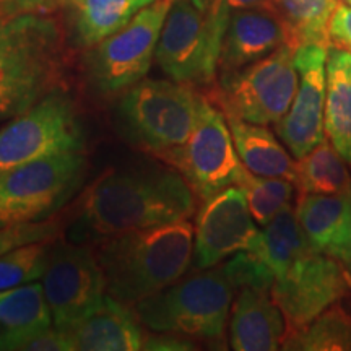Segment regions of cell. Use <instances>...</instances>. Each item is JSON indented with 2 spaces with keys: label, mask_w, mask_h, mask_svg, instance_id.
<instances>
[{
  "label": "cell",
  "mask_w": 351,
  "mask_h": 351,
  "mask_svg": "<svg viewBox=\"0 0 351 351\" xmlns=\"http://www.w3.org/2000/svg\"><path fill=\"white\" fill-rule=\"evenodd\" d=\"M327 54L328 47L317 44H306L295 51L300 86L289 111L275 124L276 135L295 160L307 155L326 137Z\"/></svg>",
  "instance_id": "obj_15"
},
{
  "label": "cell",
  "mask_w": 351,
  "mask_h": 351,
  "mask_svg": "<svg viewBox=\"0 0 351 351\" xmlns=\"http://www.w3.org/2000/svg\"><path fill=\"white\" fill-rule=\"evenodd\" d=\"M204 91L174 80H140L122 93L117 125L132 145L160 158L186 143Z\"/></svg>",
  "instance_id": "obj_5"
},
{
  "label": "cell",
  "mask_w": 351,
  "mask_h": 351,
  "mask_svg": "<svg viewBox=\"0 0 351 351\" xmlns=\"http://www.w3.org/2000/svg\"><path fill=\"white\" fill-rule=\"evenodd\" d=\"M60 2H62V3H69L70 0H60Z\"/></svg>",
  "instance_id": "obj_38"
},
{
  "label": "cell",
  "mask_w": 351,
  "mask_h": 351,
  "mask_svg": "<svg viewBox=\"0 0 351 351\" xmlns=\"http://www.w3.org/2000/svg\"><path fill=\"white\" fill-rule=\"evenodd\" d=\"M328 43L330 47L351 52V5L339 0L328 20Z\"/></svg>",
  "instance_id": "obj_32"
},
{
  "label": "cell",
  "mask_w": 351,
  "mask_h": 351,
  "mask_svg": "<svg viewBox=\"0 0 351 351\" xmlns=\"http://www.w3.org/2000/svg\"><path fill=\"white\" fill-rule=\"evenodd\" d=\"M340 262L343 263L351 271V218H350V225H348V236H346V243H345V249H343V254H341L340 257Z\"/></svg>",
  "instance_id": "obj_36"
},
{
  "label": "cell",
  "mask_w": 351,
  "mask_h": 351,
  "mask_svg": "<svg viewBox=\"0 0 351 351\" xmlns=\"http://www.w3.org/2000/svg\"><path fill=\"white\" fill-rule=\"evenodd\" d=\"M72 351H135L143 350V324L134 307L104 295L99 306L67 330Z\"/></svg>",
  "instance_id": "obj_18"
},
{
  "label": "cell",
  "mask_w": 351,
  "mask_h": 351,
  "mask_svg": "<svg viewBox=\"0 0 351 351\" xmlns=\"http://www.w3.org/2000/svg\"><path fill=\"white\" fill-rule=\"evenodd\" d=\"M60 3V0H0V20L29 13H52Z\"/></svg>",
  "instance_id": "obj_33"
},
{
  "label": "cell",
  "mask_w": 351,
  "mask_h": 351,
  "mask_svg": "<svg viewBox=\"0 0 351 351\" xmlns=\"http://www.w3.org/2000/svg\"><path fill=\"white\" fill-rule=\"evenodd\" d=\"M43 280L52 322L64 332L93 313L106 295L103 269L91 243L56 239Z\"/></svg>",
  "instance_id": "obj_12"
},
{
  "label": "cell",
  "mask_w": 351,
  "mask_h": 351,
  "mask_svg": "<svg viewBox=\"0 0 351 351\" xmlns=\"http://www.w3.org/2000/svg\"><path fill=\"white\" fill-rule=\"evenodd\" d=\"M283 350L351 351V317L343 307H328L309 326L283 340Z\"/></svg>",
  "instance_id": "obj_27"
},
{
  "label": "cell",
  "mask_w": 351,
  "mask_h": 351,
  "mask_svg": "<svg viewBox=\"0 0 351 351\" xmlns=\"http://www.w3.org/2000/svg\"><path fill=\"white\" fill-rule=\"evenodd\" d=\"M228 15L223 5L205 12L192 0H173L155 51L171 80L195 88L215 85Z\"/></svg>",
  "instance_id": "obj_6"
},
{
  "label": "cell",
  "mask_w": 351,
  "mask_h": 351,
  "mask_svg": "<svg viewBox=\"0 0 351 351\" xmlns=\"http://www.w3.org/2000/svg\"><path fill=\"white\" fill-rule=\"evenodd\" d=\"M67 33L51 13L0 20V121L65 88Z\"/></svg>",
  "instance_id": "obj_3"
},
{
  "label": "cell",
  "mask_w": 351,
  "mask_h": 351,
  "mask_svg": "<svg viewBox=\"0 0 351 351\" xmlns=\"http://www.w3.org/2000/svg\"><path fill=\"white\" fill-rule=\"evenodd\" d=\"M155 0H70L73 43L82 49L117 33Z\"/></svg>",
  "instance_id": "obj_24"
},
{
  "label": "cell",
  "mask_w": 351,
  "mask_h": 351,
  "mask_svg": "<svg viewBox=\"0 0 351 351\" xmlns=\"http://www.w3.org/2000/svg\"><path fill=\"white\" fill-rule=\"evenodd\" d=\"M247 199L249 210L257 225L265 226L276 213L291 205L295 182L285 178H262L243 168L236 182Z\"/></svg>",
  "instance_id": "obj_28"
},
{
  "label": "cell",
  "mask_w": 351,
  "mask_h": 351,
  "mask_svg": "<svg viewBox=\"0 0 351 351\" xmlns=\"http://www.w3.org/2000/svg\"><path fill=\"white\" fill-rule=\"evenodd\" d=\"M13 351H72V345L67 332L52 326L36 335L21 340Z\"/></svg>",
  "instance_id": "obj_31"
},
{
  "label": "cell",
  "mask_w": 351,
  "mask_h": 351,
  "mask_svg": "<svg viewBox=\"0 0 351 351\" xmlns=\"http://www.w3.org/2000/svg\"><path fill=\"white\" fill-rule=\"evenodd\" d=\"M247 252L257 257L276 280L287 274L301 257L313 252V247L298 221L295 208L288 205L258 231L256 243Z\"/></svg>",
  "instance_id": "obj_23"
},
{
  "label": "cell",
  "mask_w": 351,
  "mask_h": 351,
  "mask_svg": "<svg viewBox=\"0 0 351 351\" xmlns=\"http://www.w3.org/2000/svg\"><path fill=\"white\" fill-rule=\"evenodd\" d=\"M194 228L192 265L195 270L219 265L234 254L247 251L258 236L247 199L238 186L226 187L204 200Z\"/></svg>",
  "instance_id": "obj_14"
},
{
  "label": "cell",
  "mask_w": 351,
  "mask_h": 351,
  "mask_svg": "<svg viewBox=\"0 0 351 351\" xmlns=\"http://www.w3.org/2000/svg\"><path fill=\"white\" fill-rule=\"evenodd\" d=\"M345 2H348V3H350V5H351V0H345Z\"/></svg>",
  "instance_id": "obj_39"
},
{
  "label": "cell",
  "mask_w": 351,
  "mask_h": 351,
  "mask_svg": "<svg viewBox=\"0 0 351 351\" xmlns=\"http://www.w3.org/2000/svg\"><path fill=\"white\" fill-rule=\"evenodd\" d=\"M171 3L173 0H155L124 28L86 49L82 72L91 91L119 95L147 77Z\"/></svg>",
  "instance_id": "obj_8"
},
{
  "label": "cell",
  "mask_w": 351,
  "mask_h": 351,
  "mask_svg": "<svg viewBox=\"0 0 351 351\" xmlns=\"http://www.w3.org/2000/svg\"><path fill=\"white\" fill-rule=\"evenodd\" d=\"M83 148L85 130L77 103L59 88L0 129V176L39 158Z\"/></svg>",
  "instance_id": "obj_10"
},
{
  "label": "cell",
  "mask_w": 351,
  "mask_h": 351,
  "mask_svg": "<svg viewBox=\"0 0 351 351\" xmlns=\"http://www.w3.org/2000/svg\"><path fill=\"white\" fill-rule=\"evenodd\" d=\"M236 285L225 263L184 275L134 306L145 328L225 348Z\"/></svg>",
  "instance_id": "obj_4"
},
{
  "label": "cell",
  "mask_w": 351,
  "mask_h": 351,
  "mask_svg": "<svg viewBox=\"0 0 351 351\" xmlns=\"http://www.w3.org/2000/svg\"><path fill=\"white\" fill-rule=\"evenodd\" d=\"M339 0H276V10L287 25L291 47L317 44L330 47L328 20Z\"/></svg>",
  "instance_id": "obj_26"
},
{
  "label": "cell",
  "mask_w": 351,
  "mask_h": 351,
  "mask_svg": "<svg viewBox=\"0 0 351 351\" xmlns=\"http://www.w3.org/2000/svg\"><path fill=\"white\" fill-rule=\"evenodd\" d=\"M195 341L186 337L174 335V333L153 332L152 335L145 337L143 350H158V351H182V350H195Z\"/></svg>",
  "instance_id": "obj_34"
},
{
  "label": "cell",
  "mask_w": 351,
  "mask_h": 351,
  "mask_svg": "<svg viewBox=\"0 0 351 351\" xmlns=\"http://www.w3.org/2000/svg\"><path fill=\"white\" fill-rule=\"evenodd\" d=\"M192 2H194L199 8H202V10L207 12V10H212L215 3H217V0H192Z\"/></svg>",
  "instance_id": "obj_37"
},
{
  "label": "cell",
  "mask_w": 351,
  "mask_h": 351,
  "mask_svg": "<svg viewBox=\"0 0 351 351\" xmlns=\"http://www.w3.org/2000/svg\"><path fill=\"white\" fill-rule=\"evenodd\" d=\"M287 337V322L270 289L243 287L230 314V345L236 351H275Z\"/></svg>",
  "instance_id": "obj_17"
},
{
  "label": "cell",
  "mask_w": 351,
  "mask_h": 351,
  "mask_svg": "<svg viewBox=\"0 0 351 351\" xmlns=\"http://www.w3.org/2000/svg\"><path fill=\"white\" fill-rule=\"evenodd\" d=\"M52 326L51 307L41 283L0 291V350L13 351L21 340Z\"/></svg>",
  "instance_id": "obj_21"
},
{
  "label": "cell",
  "mask_w": 351,
  "mask_h": 351,
  "mask_svg": "<svg viewBox=\"0 0 351 351\" xmlns=\"http://www.w3.org/2000/svg\"><path fill=\"white\" fill-rule=\"evenodd\" d=\"M197 194L169 165L142 163L104 171L85 189L72 225L73 243L101 239L194 217Z\"/></svg>",
  "instance_id": "obj_1"
},
{
  "label": "cell",
  "mask_w": 351,
  "mask_h": 351,
  "mask_svg": "<svg viewBox=\"0 0 351 351\" xmlns=\"http://www.w3.org/2000/svg\"><path fill=\"white\" fill-rule=\"evenodd\" d=\"M60 231H62V221L57 217L43 219V221L0 228V256L29 243L56 241Z\"/></svg>",
  "instance_id": "obj_30"
},
{
  "label": "cell",
  "mask_w": 351,
  "mask_h": 351,
  "mask_svg": "<svg viewBox=\"0 0 351 351\" xmlns=\"http://www.w3.org/2000/svg\"><path fill=\"white\" fill-rule=\"evenodd\" d=\"M350 289L351 271L343 263L327 254L313 251L275 280L270 295L282 311L288 337L309 326L348 295Z\"/></svg>",
  "instance_id": "obj_13"
},
{
  "label": "cell",
  "mask_w": 351,
  "mask_h": 351,
  "mask_svg": "<svg viewBox=\"0 0 351 351\" xmlns=\"http://www.w3.org/2000/svg\"><path fill=\"white\" fill-rule=\"evenodd\" d=\"M54 241H39L0 256V291L43 278L49 263Z\"/></svg>",
  "instance_id": "obj_29"
},
{
  "label": "cell",
  "mask_w": 351,
  "mask_h": 351,
  "mask_svg": "<svg viewBox=\"0 0 351 351\" xmlns=\"http://www.w3.org/2000/svg\"><path fill=\"white\" fill-rule=\"evenodd\" d=\"M226 121L236 152L245 169L262 178H285L295 181V156L288 153V148L265 125L234 116H226Z\"/></svg>",
  "instance_id": "obj_20"
},
{
  "label": "cell",
  "mask_w": 351,
  "mask_h": 351,
  "mask_svg": "<svg viewBox=\"0 0 351 351\" xmlns=\"http://www.w3.org/2000/svg\"><path fill=\"white\" fill-rule=\"evenodd\" d=\"M221 5L228 12L256 8V10H269L278 13V10H276V0H221Z\"/></svg>",
  "instance_id": "obj_35"
},
{
  "label": "cell",
  "mask_w": 351,
  "mask_h": 351,
  "mask_svg": "<svg viewBox=\"0 0 351 351\" xmlns=\"http://www.w3.org/2000/svg\"><path fill=\"white\" fill-rule=\"evenodd\" d=\"M326 137L351 165V52L328 47L324 112Z\"/></svg>",
  "instance_id": "obj_22"
},
{
  "label": "cell",
  "mask_w": 351,
  "mask_h": 351,
  "mask_svg": "<svg viewBox=\"0 0 351 351\" xmlns=\"http://www.w3.org/2000/svg\"><path fill=\"white\" fill-rule=\"evenodd\" d=\"M191 219L135 230L95 243L106 295L134 307L182 278L194 261Z\"/></svg>",
  "instance_id": "obj_2"
},
{
  "label": "cell",
  "mask_w": 351,
  "mask_h": 351,
  "mask_svg": "<svg viewBox=\"0 0 351 351\" xmlns=\"http://www.w3.org/2000/svg\"><path fill=\"white\" fill-rule=\"evenodd\" d=\"M285 44L291 46V38L276 12L256 8L230 12L219 51V78L239 72Z\"/></svg>",
  "instance_id": "obj_16"
},
{
  "label": "cell",
  "mask_w": 351,
  "mask_h": 351,
  "mask_svg": "<svg viewBox=\"0 0 351 351\" xmlns=\"http://www.w3.org/2000/svg\"><path fill=\"white\" fill-rule=\"evenodd\" d=\"M295 51L285 44L239 72L219 78L205 95L226 116L275 125L289 111L300 86Z\"/></svg>",
  "instance_id": "obj_9"
},
{
  "label": "cell",
  "mask_w": 351,
  "mask_h": 351,
  "mask_svg": "<svg viewBox=\"0 0 351 351\" xmlns=\"http://www.w3.org/2000/svg\"><path fill=\"white\" fill-rule=\"evenodd\" d=\"M295 213L313 251L339 258L351 218V194H300Z\"/></svg>",
  "instance_id": "obj_19"
},
{
  "label": "cell",
  "mask_w": 351,
  "mask_h": 351,
  "mask_svg": "<svg viewBox=\"0 0 351 351\" xmlns=\"http://www.w3.org/2000/svg\"><path fill=\"white\" fill-rule=\"evenodd\" d=\"M156 160L178 169L202 202L236 186L244 168L225 112L205 93L195 127L186 143Z\"/></svg>",
  "instance_id": "obj_11"
},
{
  "label": "cell",
  "mask_w": 351,
  "mask_h": 351,
  "mask_svg": "<svg viewBox=\"0 0 351 351\" xmlns=\"http://www.w3.org/2000/svg\"><path fill=\"white\" fill-rule=\"evenodd\" d=\"M82 152L39 158L0 176V228L56 217L85 179Z\"/></svg>",
  "instance_id": "obj_7"
},
{
  "label": "cell",
  "mask_w": 351,
  "mask_h": 351,
  "mask_svg": "<svg viewBox=\"0 0 351 351\" xmlns=\"http://www.w3.org/2000/svg\"><path fill=\"white\" fill-rule=\"evenodd\" d=\"M293 182L298 194H351L348 166L327 137L296 161Z\"/></svg>",
  "instance_id": "obj_25"
}]
</instances>
